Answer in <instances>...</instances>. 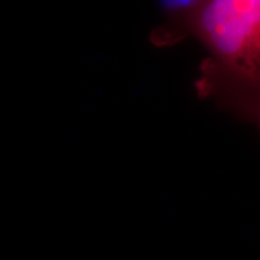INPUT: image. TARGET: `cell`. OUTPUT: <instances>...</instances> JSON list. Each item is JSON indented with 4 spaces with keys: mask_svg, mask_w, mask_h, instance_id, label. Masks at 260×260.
Here are the masks:
<instances>
[{
    "mask_svg": "<svg viewBox=\"0 0 260 260\" xmlns=\"http://www.w3.org/2000/svg\"><path fill=\"white\" fill-rule=\"evenodd\" d=\"M162 9L167 22L152 32L153 44L197 39L209 53L198 95L260 130V0H174Z\"/></svg>",
    "mask_w": 260,
    "mask_h": 260,
    "instance_id": "cell-1",
    "label": "cell"
}]
</instances>
